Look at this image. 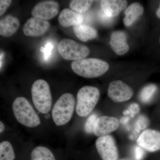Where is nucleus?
Here are the masks:
<instances>
[{
    "label": "nucleus",
    "instance_id": "obj_1",
    "mask_svg": "<svg viewBox=\"0 0 160 160\" xmlns=\"http://www.w3.org/2000/svg\"><path fill=\"white\" fill-rule=\"evenodd\" d=\"M12 109L15 118L23 126L34 128L41 124L39 117L26 98H17L12 103Z\"/></svg>",
    "mask_w": 160,
    "mask_h": 160
},
{
    "label": "nucleus",
    "instance_id": "obj_2",
    "mask_svg": "<svg viewBox=\"0 0 160 160\" xmlns=\"http://www.w3.org/2000/svg\"><path fill=\"white\" fill-rule=\"evenodd\" d=\"M71 68L75 73L82 77L92 78L106 73L109 69V64L97 58L82 59L72 63Z\"/></svg>",
    "mask_w": 160,
    "mask_h": 160
},
{
    "label": "nucleus",
    "instance_id": "obj_3",
    "mask_svg": "<svg viewBox=\"0 0 160 160\" xmlns=\"http://www.w3.org/2000/svg\"><path fill=\"white\" fill-rule=\"evenodd\" d=\"M75 103L74 96L70 93H64L58 99L51 113L52 120L56 126H64L71 120Z\"/></svg>",
    "mask_w": 160,
    "mask_h": 160
},
{
    "label": "nucleus",
    "instance_id": "obj_4",
    "mask_svg": "<svg viewBox=\"0 0 160 160\" xmlns=\"http://www.w3.org/2000/svg\"><path fill=\"white\" fill-rule=\"evenodd\" d=\"M100 94L96 87L85 86L81 88L77 95L76 111L78 115L81 117L89 115L97 104Z\"/></svg>",
    "mask_w": 160,
    "mask_h": 160
},
{
    "label": "nucleus",
    "instance_id": "obj_5",
    "mask_svg": "<svg viewBox=\"0 0 160 160\" xmlns=\"http://www.w3.org/2000/svg\"><path fill=\"white\" fill-rule=\"evenodd\" d=\"M32 102L36 109L42 114H47L51 109L52 98L50 86L45 80L36 81L31 87Z\"/></svg>",
    "mask_w": 160,
    "mask_h": 160
},
{
    "label": "nucleus",
    "instance_id": "obj_6",
    "mask_svg": "<svg viewBox=\"0 0 160 160\" xmlns=\"http://www.w3.org/2000/svg\"><path fill=\"white\" fill-rule=\"evenodd\" d=\"M60 55L66 60L77 61L86 58L90 52L89 48L74 40L64 38L58 45Z\"/></svg>",
    "mask_w": 160,
    "mask_h": 160
},
{
    "label": "nucleus",
    "instance_id": "obj_7",
    "mask_svg": "<svg viewBox=\"0 0 160 160\" xmlns=\"http://www.w3.org/2000/svg\"><path fill=\"white\" fill-rule=\"evenodd\" d=\"M96 147L103 160H117L118 151L114 138L110 135L100 137L96 141Z\"/></svg>",
    "mask_w": 160,
    "mask_h": 160
},
{
    "label": "nucleus",
    "instance_id": "obj_8",
    "mask_svg": "<svg viewBox=\"0 0 160 160\" xmlns=\"http://www.w3.org/2000/svg\"><path fill=\"white\" fill-rule=\"evenodd\" d=\"M133 94L131 87L120 80L112 81L109 84L108 95L112 101L122 102L130 99Z\"/></svg>",
    "mask_w": 160,
    "mask_h": 160
},
{
    "label": "nucleus",
    "instance_id": "obj_9",
    "mask_svg": "<svg viewBox=\"0 0 160 160\" xmlns=\"http://www.w3.org/2000/svg\"><path fill=\"white\" fill-rule=\"evenodd\" d=\"M59 5L54 1H46L40 2L35 6L31 11L34 18L46 20L53 18L58 14Z\"/></svg>",
    "mask_w": 160,
    "mask_h": 160
},
{
    "label": "nucleus",
    "instance_id": "obj_10",
    "mask_svg": "<svg viewBox=\"0 0 160 160\" xmlns=\"http://www.w3.org/2000/svg\"><path fill=\"white\" fill-rule=\"evenodd\" d=\"M137 143L140 147L150 152L160 150V132L145 129L138 138Z\"/></svg>",
    "mask_w": 160,
    "mask_h": 160
},
{
    "label": "nucleus",
    "instance_id": "obj_11",
    "mask_svg": "<svg viewBox=\"0 0 160 160\" xmlns=\"http://www.w3.org/2000/svg\"><path fill=\"white\" fill-rule=\"evenodd\" d=\"M119 125V121L117 118L108 116L100 117L95 123L93 133L98 137L107 135L116 130Z\"/></svg>",
    "mask_w": 160,
    "mask_h": 160
},
{
    "label": "nucleus",
    "instance_id": "obj_12",
    "mask_svg": "<svg viewBox=\"0 0 160 160\" xmlns=\"http://www.w3.org/2000/svg\"><path fill=\"white\" fill-rule=\"evenodd\" d=\"M50 24L48 21L32 17L26 22L23 26L24 34L28 37H38L48 31Z\"/></svg>",
    "mask_w": 160,
    "mask_h": 160
},
{
    "label": "nucleus",
    "instance_id": "obj_13",
    "mask_svg": "<svg viewBox=\"0 0 160 160\" xmlns=\"http://www.w3.org/2000/svg\"><path fill=\"white\" fill-rule=\"evenodd\" d=\"M109 44L112 49L118 55H123L129 50L127 35L124 32H113L111 34Z\"/></svg>",
    "mask_w": 160,
    "mask_h": 160
},
{
    "label": "nucleus",
    "instance_id": "obj_14",
    "mask_svg": "<svg viewBox=\"0 0 160 160\" xmlns=\"http://www.w3.org/2000/svg\"><path fill=\"white\" fill-rule=\"evenodd\" d=\"M84 21V16L82 13L73 11L71 9H63L59 15V22L64 27L78 26L82 24Z\"/></svg>",
    "mask_w": 160,
    "mask_h": 160
},
{
    "label": "nucleus",
    "instance_id": "obj_15",
    "mask_svg": "<svg viewBox=\"0 0 160 160\" xmlns=\"http://www.w3.org/2000/svg\"><path fill=\"white\" fill-rule=\"evenodd\" d=\"M127 2L124 0H103L101 2L102 10L110 18L117 16L127 7Z\"/></svg>",
    "mask_w": 160,
    "mask_h": 160
},
{
    "label": "nucleus",
    "instance_id": "obj_16",
    "mask_svg": "<svg viewBox=\"0 0 160 160\" xmlns=\"http://www.w3.org/2000/svg\"><path fill=\"white\" fill-rule=\"evenodd\" d=\"M20 26L17 18L7 15L0 21V35L5 37H9L14 34Z\"/></svg>",
    "mask_w": 160,
    "mask_h": 160
},
{
    "label": "nucleus",
    "instance_id": "obj_17",
    "mask_svg": "<svg viewBox=\"0 0 160 160\" xmlns=\"http://www.w3.org/2000/svg\"><path fill=\"white\" fill-rule=\"evenodd\" d=\"M144 12V8L139 3H132L125 11L124 22L127 27L131 26Z\"/></svg>",
    "mask_w": 160,
    "mask_h": 160
},
{
    "label": "nucleus",
    "instance_id": "obj_18",
    "mask_svg": "<svg viewBox=\"0 0 160 160\" xmlns=\"http://www.w3.org/2000/svg\"><path fill=\"white\" fill-rule=\"evenodd\" d=\"M73 32L76 36L82 42L93 40L98 36V32L94 28L88 25H81L74 26Z\"/></svg>",
    "mask_w": 160,
    "mask_h": 160
},
{
    "label": "nucleus",
    "instance_id": "obj_19",
    "mask_svg": "<svg viewBox=\"0 0 160 160\" xmlns=\"http://www.w3.org/2000/svg\"><path fill=\"white\" fill-rule=\"evenodd\" d=\"M31 160H56L54 154L47 147L38 146L32 151L30 154Z\"/></svg>",
    "mask_w": 160,
    "mask_h": 160
},
{
    "label": "nucleus",
    "instance_id": "obj_20",
    "mask_svg": "<svg viewBox=\"0 0 160 160\" xmlns=\"http://www.w3.org/2000/svg\"><path fill=\"white\" fill-rule=\"evenodd\" d=\"M16 155L10 142L4 141L0 143V160H14Z\"/></svg>",
    "mask_w": 160,
    "mask_h": 160
},
{
    "label": "nucleus",
    "instance_id": "obj_21",
    "mask_svg": "<svg viewBox=\"0 0 160 160\" xmlns=\"http://www.w3.org/2000/svg\"><path fill=\"white\" fill-rule=\"evenodd\" d=\"M149 125V120L148 118L143 115H141L138 117L134 125V130L132 134L129 137L131 140L136 138L142 130H145Z\"/></svg>",
    "mask_w": 160,
    "mask_h": 160
},
{
    "label": "nucleus",
    "instance_id": "obj_22",
    "mask_svg": "<svg viewBox=\"0 0 160 160\" xmlns=\"http://www.w3.org/2000/svg\"><path fill=\"white\" fill-rule=\"evenodd\" d=\"M157 89V86L154 84H149L145 86L140 92V101L144 103L149 102L155 94Z\"/></svg>",
    "mask_w": 160,
    "mask_h": 160
},
{
    "label": "nucleus",
    "instance_id": "obj_23",
    "mask_svg": "<svg viewBox=\"0 0 160 160\" xmlns=\"http://www.w3.org/2000/svg\"><path fill=\"white\" fill-rule=\"evenodd\" d=\"M93 2L88 0H73L69 3V7L73 11L82 13L87 11Z\"/></svg>",
    "mask_w": 160,
    "mask_h": 160
},
{
    "label": "nucleus",
    "instance_id": "obj_24",
    "mask_svg": "<svg viewBox=\"0 0 160 160\" xmlns=\"http://www.w3.org/2000/svg\"><path fill=\"white\" fill-rule=\"evenodd\" d=\"M97 116L95 114H92L89 116L86 120L84 128L87 133H93V127L95 123L98 119Z\"/></svg>",
    "mask_w": 160,
    "mask_h": 160
},
{
    "label": "nucleus",
    "instance_id": "obj_25",
    "mask_svg": "<svg viewBox=\"0 0 160 160\" xmlns=\"http://www.w3.org/2000/svg\"><path fill=\"white\" fill-rule=\"evenodd\" d=\"M99 17L100 22L103 24L104 26H109L111 25L113 22V18H110L107 16L105 14V13L103 12L102 10L99 13Z\"/></svg>",
    "mask_w": 160,
    "mask_h": 160
},
{
    "label": "nucleus",
    "instance_id": "obj_26",
    "mask_svg": "<svg viewBox=\"0 0 160 160\" xmlns=\"http://www.w3.org/2000/svg\"><path fill=\"white\" fill-rule=\"evenodd\" d=\"M134 155L136 160H142L145 156V152L143 149L138 146H135L134 148Z\"/></svg>",
    "mask_w": 160,
    "mask_h": 160
},
{
    "label": "nucleus",
    "instance_id": "obj_27",
    "mask_svg": "<svg viewBox=\"0 0 160 160\" xmlns=\"http://www.w3.org/2000/svg\"><path fill=\"white\" fill-rule=\"evenodd\" d=\"M131 118H133L140 111V106L137 103H132L127 109Z\"/></svg>",
    "mask_w": 160,
    "mask_h": 160
},
{
    "label": "nucleus",
    "instance_id": "obj_28",
    "mask_svg": "<svg viewBox=\"0 0 160 160\" xmlns=\"http://www.w3.org/2000/svg\"><path fill=\"white\" fill-rule=\"evenodd\" d=\"M12 3L10 0H1L0 1V16H2Z\"/></svg>",
    "mask_w": 160,
    "mask_h": 160
},
{
    "label": "nucleus",
    "instance_id": "obj_29",
    "mask_svg": "<svg viewBox=\"0 0 160 160\" xmlns=\"http://www.w3.org/2000/svg\"><path fill=\"white\" fill-rule=\"evenodd\" d=\"M52 49V46L51 44H47L45 48V59H47L50 56L51 53V50Z\"/></svg>",
    "mask_w": 160,
    "mask_h": 160
},
{
    "label": "nucleus",
    "instance_id": "obj_30",
    "mask_svg": "<svg viewBox=\"0 0 160 160\" xmlns=\"http://www.w3.org/2000/svg\"><path fill=\"white\" fill-rule=\"evenodd\" d=\"M129 121V118L128 117H124L120 119V122L124 125H126Z\"/></svg>",
    "mask_w": 160,
    "mask_h": 160
},
{
    "label": "nucleus",
    "instance_id": "obj_31",
    "mask_svg": "<svg viewBox=\"0 0 160 160\" xmlns=\"http://www.w3.org/2000/svg\"><path fill=\"white\" fill-rule=\"evenodd\" d=\"M5 129V126L4 123L2 121L0 122V132L1 133H2Z\"/></svg>",
    "mask_w": 160,
    "mask_h": 160
},
{
    "label": "nucleus",
    "instance_id": "obj_32",
    "mask_svg": "<svg viewBox=\"0 0 160 160\" xmlns=\"http://www.w3.org/2000/svg\"><path fill=\"white\" fill-rule=\"evenodd\" d=\"M156 14L158 17L160 19V5L158 9L157 10V11Z\"/></svg>",
    "mask_w": 160,
    "mask_h": 160
},
{
    "label": "nucleus",
    "instance_id": "obj_33",
    "mask_svg": "<svg viewBox=\"0 0 160 160\" xmlns=\"http://www.w3.org/2000/svg\"><path fill=\"white\" fill-rule=\"evenodd\" d=\"M128 160V159H122V160Z\"/></svg>",
    "mask_w": 160,
    "mask_h": 160
},
{
    "label": "nucleus",
    "instance_id": "obj_34",
    "mask_svg": "<svg viewBox=\"0 0 160 160\" xmlns=\"http://www.w3.org/2000/svg\"><path fill=\"white\" fill-rule=\"evenodd\" d=\"M159 42H160V39H159Z\"/></svg>",
    "mask_w": 160,
    "mask_h": 160
}]
</instances>
